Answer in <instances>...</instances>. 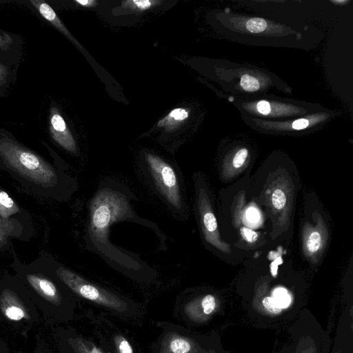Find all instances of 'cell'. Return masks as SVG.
Returning a JSON list of instances; mask_svg holds the SVG:
<instances>
[{
    "label": "cell",
    "mask_w": 353,
    "mask_h": 353,
    "mask_svg": "<svg viewBox=\"0 0 353 353\" xmlns=\"http://www.w3.org/2000/svg\"><path fill=\"white\" fill-rule=\"evenodd\" d=\"M33 235L34 232L26 228L20 222L0 217V252H11L14 248V239L28 241Z\"/></svg>",
    "instance_id": "cell-7"
},
{
    "label": "cell",
    "mask_w": 353,
    "mask_h": 353,
    "mask_svg": "<svg viewBox=\"0 0 353 353\" xmlns=\"http://www.w3.org/2000/svg\"><path fill=\"white\" fill-rule=\"evenodd\" d=\"M189 115L190 110L188 108H174L158 121L157 126L164 128L168 132L174 131L188 119Z\"/></svg>",
    "instance_id": "cell-12"
},
{
    "label": "cell",
    "mask_w": 353,
    "mask_h": 353,
    "mask_svg": "<svg viewBox=\"0 0 353 353\" xmlns=\"http://www.w3.org/2000/svg\"><path fill=\"white\" fill-rule=\"evenodd\" d=\"M240 232L242 237L250 243L255 242L258 238V234L256 232L245 227L241 228Z\"/></svg>",
    "instance_id": "cell-22"
},
{
    "label": "cell",
    "mask_w": 353,
    "mask_h": 353,
    "mask_svg": "<svg viewBox=\"0 0 353 353\" xmlns=\"http://www.w3.org/2000/svg\"><path fill=\"white\" fill-rule=\"evenodd\" d=\"M239 83L243 90L250 92H255L261 87L259 79L248 74H245L241 77Z\"/></svg>",
    "instance_id": "cell-14"
},
{
    "label": "cell",
    "mask_w": 353,
    "mask_h": 353,
    "mask_svg": "<svg viewBox=\"0 0 353 353\" xmlns=\"http://www.w3.org/2000/svg\"><path fill=\"white\" fill-rule=\"evenodd\" d=\"M8 75V71L7 68L0 63V87L6 83Z\"/></svg>",
    "instance_id": "cell-26"
},
{
    "label": "cell",
    "mask_w": 353,
    "mask_h": 353,
    "mask_svg": "<svg viewBox=\"0 0 353 353\" xmlns=\"http://www.w3.org/2000/svg\"><path fill=\"white\" fill-rule=\"evenodd\" d=\"M202 222L205 229L208 232H214L217 228L216 219L214 214L210 211L203 212Z\"/></svg>",
    "instance_id": "cell-18"
},
{
    "label": "cell",
    "mask_w": 353,
    "mask_h": 353,
    "mask_svg": "<svg viewBox=\"0 0 353 353\" xmlns=\"http://www.w3.org/2000/svg\"><path fill=\"white\" fill-rule=\"evenodd\" d=\"M0 217L20 222L26 228L34 231L30 214L20 207L9 194L0 186Z\"/></svg>",
    "instance_id": "cell-8"
},
{
    "label": "cell",
    "mask_w": 353,
    "mask_h": 353,
    "mask_svg": "<svg viewBox=\"0 0 353 353\" xmlns=\"http://www.w3.org/2000/svg\"><path fill=\"white\" fill-rule=\"evenodd\" d=\"M0 170L41 199L65 201L74 190V180L61 168L3 134L0 135Z\"/></svg>",
    "instance_id": "cell-1"
},
{
    "label": "cell",
    "mask_w": 353,
    "mask_h": 353,
    "mask_svg": "<svg viewBox=\"0 0 353 353\" xmlns=\"http://www.w3.org/2000/svg\"><path fill=\"white\" fill-rule=\"evenodd\" d=\"M74 2L83 8H94L98 4L95 0H74Z\"/></svg>",
    "instance_id": "cell-25"
},
{
    "label": "cell",
    "mask_w": 353,
    "mask_h": 353,
    "mask_svg": "<svg viewBox=\"0 0 353 353\" xmlns=\"http://www.w3.org/2000/svg\"><path fill=\"white\" fill-rule=\"evenodd\" d=\"M287 331V341L276 353H330L327 332L308 310L303 309Z\"/></svg>",
    "instance_id": "cell-3"
},
{
    "label": "cell",
    "mask_w": 353,
    "mask_h": 353,
    "mask_svg": "<svg viewBox=\"0 0 353 353\" xmlns=\"http://www.w3.org/2000/svg\"><path fill=\"white\" fill-rule=\"evenodd\" d=\"M272 202L274 207L278 210L282 209L286 203V196L283 190H275L272 195Z\"/></svg>",
    "instance_id": "cell-20"
},
{
    "label": "cell",
    "mask_w": 353,
    "mask_h": 353,
    "mask_svg": "<svg viewBox=\"0 0 353 353\" xmlns=\"http://www.w3.org/2000/svg\"><path fill=\"white\" fill-rule=\"evenodd\" d=\"M244 108L251 113L261 116H284L292 114V107L283 103L259 100L250 102Z\"/></svg>",
    "instance_id": "cell-10"
},
{
    "label": "cell",
    "mask_w": 353,
    "mask_h": 353,
    "mask_svg": "<svg viewBox=\"0 0 353 353\" xmlns=\"http://www.w3.org/2000/svg\"><path fill=\"white\" fill-rule=\"evenodd\" d=\"M30 2L44 19L48 21L53 26L61 32V33L67 37L81 50H83L81 45L66 28V27L60 20L54 10L49 6V4L45 1L38 0H31Z\"/></svg>",
    "instance_id": "cell-11"
},
{
    "label": "cell",
    "mask_w": 353,
    "mask_h": 353,
    "mask_svg": "<svg viewBox=\"0 0 353 353\" xmlns=\"http://www.w3.org/2000/svg\"><path fill=\"white\" fill-rule=\"evenodd\" d=\"M0 310L9 320L19 321L30 318L23 303L17 292L9 287L4 286L0 291Z\"/></svg>",
    "instance_id": "cell-9"
},
{
    "label": "cell",
    "mask_w": 353,
    "mask_h": 353,
    "mask_svg": "<svg viewBox=\"0 0 353 353\" xmlns=\"http://www.w3.org/2000/svg\"><path fill=\"white\" fill-rule=\"evenodd\" d=\"M201 306L204 314H212L217 308V303L214 296L212 294L205 295L202 299Z\"/></svg>",
    "instance_id": "cell-16"
},
{
    "label": "cell",
    "mask_w": 353,
    "mask_h": 353,
    "mask_svg": "<svg viewBox=\"0 0 353 353\" xmlns=\"http://www.w3.org/2000/svg\"><path fill=\"white\" fill-rule=\"evenodd\" d=\"M12 43V38L8 34H0V50H8Z\"/></svg>",
    "instance_id": "cell-24"
},
{
    "label": "cell",
    "mask_w": 353,
    "mask_h": 353,
    "mask_svg": "<svg viewBox=\"0 0 353 353\" xmlns=\"http://www.w3.org/2000/svg\"><path fill=\"white\" fill-rule=\"evenodd\" d=\"M248 155V150L246 148H241L234 156L232 165L235 168H241L245 163Z\"/></svg>",
    "instance_id": "cell-21"
},
{
    "label": "cell",
    "mask_w": 353,
    "mask_h": 353,
    "mask_svg": "<svg viewBox=\"0 0 353 353\" xmlns=\"http://www.w3.org/2000/svg\"><path fill=\"white\" fill-rule=\"evenodd\" d=\"M170 349L173 353H188L191 349V345L186 340L177 338L171 342Z\"/></svg>",
    "instance_id": "cell-17"
},
{
    "label": "cell",
    "mask_w": 353,
    "mask_h": 353,
    "mask_svg": "<svg viewBox=\"0 0 353 353\" xmlns=\"http://www.w3.org/2000/svg\"><path fill=\"white\" fill-rule=\"evenodd\" d=\"M321 237L320 233L313 232L307 241V248L308 251L312 253L316 252L321 246Z\"/></svg>",
    "instance_id": "cell-19"
},
{
    "label": "cell",
    "mask_w": 353,
    "mask_h": 353,
    "mask_svg": "<svg viewBox=\"0 0 353 353\" xmlns=\"http://www.w3.org/2000/svg\"><path fill=\"white\" fill-rule=\"evenodd\" d=\"M267 26V22L259 17L250 18L245 23L246 29L252 33L261 32L266 29Z\"/></svg>",
    "instance_id": "cell-15"
},
{
    "label": "cell",
    "mask_w": 353,
    "mask_h": 353,
    "mask_svg": "<svg viewBox=\"0 0 353 353\" xmlns=\"http://www.w3.org/2000/svg\"><path fill=\"white\" fill-rule=\"evenodd\" d=\"M37 259L57 278L77 294L117 310H123L125 303L114 294L88 282L64 266L46 251H41Z\"/></svg>",
    "instance_id": "cell-4"
},
{
    "label": "cell",
    "mask_w": 353,
    "mask_h": 353,
    "mask_svg": "<svg viewBox=\"0 0 353 353\" xmlns=\"http://www.w3.org/2000/svg\"><path fill=\"white\" fill-rule=\"evenodd\" d=\"M117 343L120 353H133L131 345L125 339L118 337Z\"/></svg>",
    "instance_id": "cell-23"
},
{
    "label": "cell",
    "mask_w": 353,
    "mask_h": 353,
    "mask_svg": "<svg viewBox=\"0 0 353 353\" xmlns=\"http://www.w3.org/2000/svg\"><path fill=\"white\" fill-rule=\"evenodd\" d=\"M161 1L157 0H127L121 2V7L138 12L148 10L158 4Z\"/></svg>",
    "instance_id": "cell-13"
},
{
    "label": "cell",
    "mask_w": 353,
    "mask_h": 353,
    "mask_svg": "<svg viewBox=\"0 0 353 353\" xmlns=\"http://www.w3.org/2000/svg\"><path fill=\"white\" fill-rule=\"evenodd\" d=\"M247 218L251 222L256 221L259 219V214L256 210L250 208L248 210Z\"/></svg>",
    "instance_id": "cell-28"
},
{
    "label": "cell",
    "mask_w": 353,
    "mask_h": 353,
    "mask_svg": "<svg viewBox=\"0 0 353 353\" xmlns=\"http://www.w3.org/2000/svg\"><path fill=\"white\" fill-rule=\"evenodd\" d=\"M49 129L52 138L59 146L72 154H77L74 136L56 107L50 110Z\"/></svg>",
    "instance_id": "cell-6"
},
{
    "label": "cell",
    "mask_w": 353,
    "mask_h": 353,
    "mask_svg": "<svg viewBox=\"0 0 353 353\" xmlns=\"http://www.w3.org/2000/svg\"><path fill=\"white\" fill-rule=\"evenodd\" d=\"M78 349L82 353H101L99 350L93 347L90 350L86 347L83 342L79 341L78 343Z\"/></svg>",
    "instance_id": "cell-27"
},
{
    "label": "cell",
    "mask_w": 353,
    "mask_h": 353,
    "mask_svg": "<svg viewBox=\"0 0 353 353\" xmlns=\"http://www.w3.org/2000/svg\"><path fill=\"white\" fill-rule=\"evenodd\" d=\"M147 173L156 190L176 212L182 211V197L179 176L174 168L160 157L146 152Z\"/></svg>",
    "instance_id": "cell-5"
},
{
    "label": "cell",
    "mask_w": 353,
    "mask_h": 353,
    "mask_svg": "<svg viewBox=\"0 0 353 353\" xmlns=\"http://www.w3.org/2000/svg\"><path fill=\"white\" fill-rule=\"evenodd\" d=\"M86 240L88 245L119 265L128 268L139 264L109 243L110 226L127 218H135L130 200L124 192L110 185L103 186L92 199Z\"/></svg>",
    "instance_id": "cell-2"
}]
</instances>
